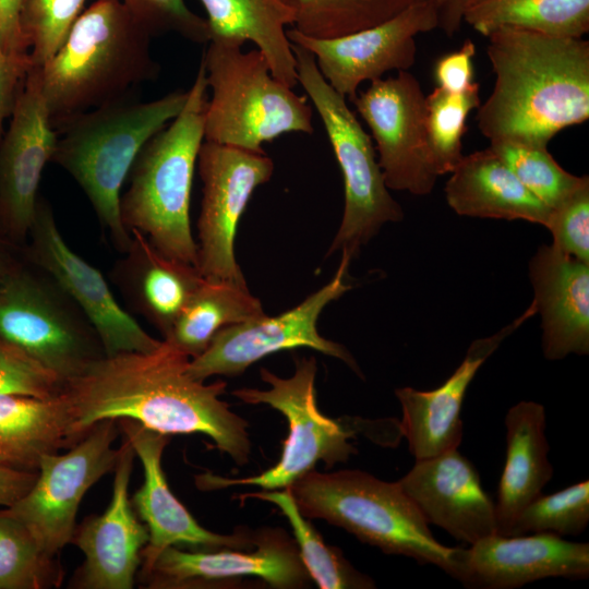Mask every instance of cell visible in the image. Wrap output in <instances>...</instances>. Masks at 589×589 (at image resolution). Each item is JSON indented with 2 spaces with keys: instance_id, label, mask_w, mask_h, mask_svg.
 Masks as SVG:
<instances>
[{
  "instance_id": "obj_1",
  "label": "cell",
  "mask_w": 589,
  "mask_h": 589,
  "mask_svg": "<svg viewBox=\"0 0 589 589\" xmlns=\"http://www.w3.org/2000/svg\"><path fill=\"white\" fill-rule=\"evenodd\" d=\"M190 358L161 339L149 352L104 356L63 383L77 443L94 424L130 419L165 435L202 433L242 466L249 461L248 422L220 399L227 384L196 381Z\"/></svg>"
},
{
  "instance_id": "obj_2",
  "label": "cell",
  "mask_w": 589,
  "mask_h": 589,
  "mask_svg": "<svg viewBox=\"0 0 589 589\" xmlns=\"http://www.w3.org/2000/svg\"><path fill=\"white\" fill-rule=\"evenodd\" d=\"M488 38L495 83L477 123L490 142L548 146L560 131L588 120V40L512 27Z\"/></svg>"
},
{
  "instance_id": "obj_3",
  "label": "cell",
  "mask_w": 589,
  "mask_h": 589,
  "mask_svg": "<svg viewBox=\"0 0 589 589\" xmlns=\"http://www.w3.org/2000/svg\"><path fill=\"white\" fill-rule=\"evenodd\" d=\"M152 34L120 0H96L83 10L57 52L39 69L53 128L85 111L129 97L153 81L159 64Z\"/></svg>"
},
{
  "instance_id": "obj_4",
  "label": "cell",
  "mask_w": 589,
  "mask_h": 589,
  "mask_svg": "<svg viewBox=\"0 0 589 589\" xmlns=\"http://www.w3.org/2000/svg\"><path fill=\"white\" fill-rule=\"evenodd\" d=\"M188 91L151 101L132 97L76 115L57 125L51 163L67 171L85 193L100 227L120 253L131 233L120 213V196L145 143L183 108Z\"/></svg>"
},
{
  "instance_id": "obj_5",
  "label": "cell",
  "mask_w": 589,
  "mask_h": 589,
  "mask_svg": "<svg viewBox=\"0 0 589 589\" xmlns=\"http://www.w3.org/2000/svg\"><path fill=\"white\" fill-rule=\"evenodd\" d=\"M201 62L182 110L153 135L129 172L120 196L124 227L144 235L164 255L196 267V241L190 220L191 192L207 105Z\"/></svg>"
},
{
  "instance_id": "obj_6",
  "label": "cell",
  "mask_w": 589,
  "mask_h": 589,
  "mask_svg": "<svg viewBox=\"0 0 589 589\" xmlns=\"http://www.w3.org/2000/svg\"><path fill=\"white\" fill-rule=\"evenodd\" d=\"M289 490L305 518L323 519L387 554L436 565L456 578L460 548L446 546L433 537L397 481H383L361 470L313 469Z\"/></svg>"
},
{
  "instance_id": "obj_7",
  "label": "cell",
  "mask_w": 589,
  "mask_h": 589,
  "mask_svg": "<svg viewBox=\"0 0 589 589\" xmlns=\"http://www.w3.org/2000/svg\"><path fill=\"white\" fill-rule=\"evenodd\" d=\"M208 41L202 63L212 96L204 141L265 154L263 144L283 134L313 132L306 98L274 77L263 53Z\"/></svg>"
},
{
  "instance_id": "obj_8",
  "label": "cell",
  "mask_w": 589,
  "mask_h": 589,
  "mask_svg": "<svg viewBox=\"0 0 589 589\" xmlns=\"http://www.w3.org/2000/svg\"><path fill=\"white\" fill-rule=\"evenodd\" d=\"M291 48L298 83L320 116L344 178L342 218L327 255L346 251L353 259L385 224L400 221L404 212L390 195L372 140L347 98L325 81L305 48L292 43Z\"/></svg>"
},
{
  "instance_id": "obj_9",
  "label": "cell",
  "mask_w": 589,
  "mask_h": 589,
  "mask_svg": "<svg viewBox=\"0 0 589 589\" xmlns=\"http://www.w3.org/2000/svg\"><path fill=\"white\" fill-rule=\"evenodd\" d=\"M0 337L63 383L106 356L84 313L24 251L0 287Z\"/></svg>"
},
{
  "instance_id": "obj_10",
  "label": "cell",
  "mask_w": 589,
  "mask_h": 589,
  "mask_svg": "<svg viewBox=\"0 0 589 589\" xmlns=\"http://www.w3.org/2000/svg\"><path fill=\"white\" fill-rule=\"evenodd\" d=\"M294 373L287 378L262 368V381L268 389L240 388L232 395L247 404H266L288 421L289 434L278 462L266 471L247 478L229 479L212 472L195 477L200 490L211 491L235 485H255L263 491L289 488L314 469L318 461L326 468L345 462L357 449L350 443L354 432L340 421L324 416L316 405V360L297 358Z\"/></svg>"
},
{
  "instance_id": "obj_11",
  "label": "cell",
  "mask_w": 589,
  "mask_h": 589,
  "mask_svg": "<svg viewBox=\"0 0 589 589\" xmlns=\"http://www.w3.org/2000/svg\"><path fill=\"white\" fill-rule=\"evenodd\" d=\"M351 260L348 252L341 251L340 263L332 280L296 308L277 316L264 314L219 330L208 347L190 360L189 375L201 382L214 375L236 376L268 354L306 347L344 361L363 377L349 350L321 336L316 326L324 308L351 288L346 283Z\"/></svg>"
},
{
  "instance_id": "obj_12",
  "label": "cell",
  "mask_w": 589,
  "mask_h": 589,
  "mask_svg": "<svg viewBox=\"0 0 589 589\" xmlns=\"http://www.w3.org/2000/svg\"><path fill=\"white\" fill-rule=\"evenodd\" d=\"M119 431L117 420H101L67 453L43 456L32 488L13 505L3 508L31 531L48 554L57 556L71 543L85 493L115 470L119 448H113L112 444Z\"/></svg>"
},
{
  "instance_id": "obj_13",
  "label": "cell",
  "mask_w": 589,
  "mask_h": 589,
  "mask_svg": "<svg viewBox=\"0 0 589 589\" xmlns=\"http://www.w3.org/2000/svg\"><path fill=\"white\" fill-rule=\"evenodd\" d=\"M203 183L196 268L204 278L248 287L235 255L237 227L255 189L274 171L265 154L204 141L197 157Z\"/></svg>"
},
{
  "instance_id": "obj_14",
  "label": "cell",
  "mask_w": 589,
  "mask_h": 589,
  "mask_svg": "<svg viewBox=\"0 0 589 589\" xmlns=\"http://www.w3.org/2000/svg\"><path fill=\"white\" fill-rule=\"evenodd\" d=\"M371 130L388 189L431 193L438 178L426 131L425 95L408 71L371 82L351 100Z\"/></svg>"
},
{
  "instance_id": "obj_15",
  "label": "cell",
  "mask_w": 589,
  "mask_h": 589,
  "mask_svg": "<svg viewBox=\"0 0 589 589\" xmlns=\"http://www.w3.org/2000/svg\"><path fill=\"white\" fill-rule=\"evenodd\" d=\"M25 256L63 288L95 328L106 356L149 352L161 339L151 336L116 299L103 274L63 239L50 203L39 197Z\"/></svg>"
},
{
  "instance_id": "obj_16",
  "label": "cell",
  "mask_w": 589,
  "mask_h": 589,
  "mask_svg": "<svg viewBox=\"0 0 589 589\" xmlns=\"http://www.w3.org/2000/svg\"><path fill=\"white\" fill-rule=\"evenodd\" d=\"M432 0L418 3L372 27L334 38H315L287 29L290 43L305 48L325 81L352 100L361 83L383 79L386 72L408 71L414 61V37L437 28Z\"/></svg>"
},
{
  "instance_id": "obj_17",
  "label": "cell",
  "mask_w": 589,
  "mask_h": 589,
  "mask_svg": "<svg viewBox=\"0 0 589 589\" xmlns=\"http://www.w3.org/2000/svg\"><path fill=\"white\" fill-rule=\"evenodd\" d=\"M57 140L39 69L31 64L0 142V237L17 247L27 241L43 171L52 159Z\"/></svg>"
},
{
  "instance_id": "obj_18",
  "label": "cell",
  "mask_w": 589,
  "mask_h": 589,
  "mask_svg": "<svg viewBox=\"0 0 589 589\" xmlns=\"http://www.w3.org/2000/svg\"><path fill=\"white\" fill-rule=\"evenodd\" d=\"M135 458L123 436L115 467L110 504L101 515H91L75 527L71 543L85 561L70 581L79 589H131L141 566V553L148 542V530L136 515L129 497V483Z\"/></svg>"
},
{
  "instance_id": "obj_19",
  "label": "cell",
  "mask_w": 589,
  "mask_h": 589,
  "mask_svg": "<svg viewBox=\"0 0 589 589\" xmlns=\"http://www.w3.org/2000/svg\"><path fill=\"white\" fill-rule=\"evenodd\" d=\"M252 552L184 551L165 549L151 568L139 575L151 589L196 588L228 579L257 577L274 588H301L310 579L297 545L279 530L268 529L253 538Z\"/></svg>"
},
{
  "instance_id": "obj_20",
  "label": "cell",
  "mask_w": 589,
  "mask_h": 589,
  "mask_svg": "<svg viewBox=\"0 0 589 589\" xmlns=\"http://www.w3.org/2000/svg\"><path fill=\"white\" fill-rule=\"evenodd\" d=\"M143 466L144 482L131 502L148 530V542L141 553L139 575L146 573L156 557L169 546L201 549H248L253 538L245 532L220 534L203 528L171 492L161 466L169 436L130 419L117 420Z\"/></svg>"
},
{
  "instance_id": "obj_21",
  "label": "cell",
  "mask_w": 589,
  "mask_h": 589,
  "mask_svg": "<svg viewBox=\"0 0 589 589\" xmlns=\"http://www.w3.org/2000/svg\"><path fill=\"white\" fill-rule=\"evenodd\" d=\"M589 575V543L566 541L561 536L485 537L469 549L460 548L456 579L469 588L514 589L529 582Z\"/></svg>"
},
{
  "instance_id": "obj_22",
  "label": "cell",
  "mask_w": 589,
  "mask_h": 589,
  "mask_svg": "<svg viewBox=\"0 0 589 589\" xmlns=\"http://www.w3.org/2000/svg\"><path fill=\"white\" fill-rule=\"evenodd\" d=\"M397 482L428 524L456 540L471 545L497 533L495 503L473 464L457 448L416 460Z\"/></svg>"
},
{
  "instance_id": "obj_23",
  "label": "cell",
  "mask_w": 589,
  "mask_h": 589,
  "mask_svg": "<svg viewBox=\"0 0 589 589\" xmlns=\"http://www.w3.org/2000/svg\"><path fill=\"white\" fill-rule=\"evenodd\" d=\"M536 313V304L531 302L519 317L497 333L473 340L458 368L435 389L401 387L395 390L402 410L400 431L416 460L459 446L464 434L460 412L468 386L502 341Z\"/></svg>"
},
{
  "instance_id": "obj_24",
  "label": "cell",
  "mask_w": 589,
  "mask_h": 589,
  "mask_svg": "<svg viewBox=\"0 0 589 589\" xmlns=\"http://www.w3.org/2000/svg\"><path fill=\"white\" fill-rule=\"evenodd\" d=\"M548 360L589 353V264L542 244L529 262Z\"/></svg>"
},
{
  "instance_id": "obj_25",
  "label": "cell",
  "mask_w": 589,
  "mask_h": 589,
  "mask_svg": "<svg viewBox=\"0 0 589 589\" xmlns=\"http://www.w3.org/2000/svg\"><path fill=\"white\" fill-rule=\"evenodd\" d=\"M130 233V245L112 267L111 278L133 313L164 339L204 277L194 265L160 253L141 232Z\"/></svg>"
},
{
  "instance_id": "obj_26",
  "label": "cell",
  "mask_w": 589,
  "mask_h": 589,
  "mask_svg": "<svg viewBox=\"0 0 589 589\" xmlns=\"http://www.w3.org/2000/svg\"><path fill=\"white\" fill-rule=\"evenodd\" d=\"M445 184L458 215L546 226L551 208L533 195L489 146L462 156Z\"/></svg>"
},
{
  "instance_id": "obj_27",
  "label": "cell",
  "mask_w": 589,
  "mask_h": 589,
  "mask_svg": "<svg viewBox=\"0 0 589 589\" xmlns=\"http://www.w3.org/2000/svg\"><path fill=\"white\" fill-rule=\"evenodd\" d=\"M506 458L495 502L497 534L509 536L520 512L553 476L548 458L545 410L536 401H519L505 416Z\"/></svg>"
},
{
  "instance_id": "obj_28",
  "label": "cell",
  "mask_w": 589,
  "mask_h": 589,
  "mask_svg": "<svg viewBox=\"0 0 589 589\" xmlns=\"http://www.w3.org/2000/svg\"><path fill=\"white\" fill-rule=\"evenodd\" d=\"M207 14L209 41L243 46L252 41L283 84H298L296 58L287 37L292 10L281 0H200Z\"/></svg>"
},
{
  "instance_id": "obj_29",
  "label": "cell",
  "mask_w": 589,
  "mask_h": 589,
  "mask_svg": "<svg viewBox=\"0 0 589 589\" xmlns=\"http://www.w3.org/2000/svg\"><path fill=\"white\" fill-rule=\"evenodd\" d=\"M75 443L62 393L51 398L0 394V466L37 471L43 456Z\"/></svg>"
},
{
  "instance_id": "obj_30",
  "label": "cell",
  "mask_w": 589,
  "mask_h": 589,
  "mask_svg": "<svg viewBox=\"0 0 589 589\" xmlns=\"http://www.w3.org/2000/svg\"><path fill=\"white\" fill-rule=\"evenodd\" d=\"M264 314L261 301L248 287L204 278L164 340L193 359L223 328Z\"/></svg>"
},
{
  "instance_id": "obj_31",
  "label": "cell",
  "mask_w": 589,
  "mask_h": 589,
  "mask_svg": "<svg viewBox=\"0 0 589 589\" xmlns=\"http://www.w3.org/2000/svg\"><path fill=\"white\" fill-rule=\"evenodd\" d=\"M462 21L486 37L512 27L580 38L589 31V0H469Z\"/></svg>"
},
{
  "instance_id": "obj_32",
  "label": "cell",
  "mask_w": 589,
  "mask_h": 589,
  "mask_svg": "<svg viewBox=\"0 0 589 589\" xmlns=\"http://www.w3.org/2000/svg\"><path fill=\"white\" fill-rule=\"evenodd\" d=\"M271 502L287 517L297 542L300 557L315 584L321 589L374 588L373 580L356 570L338 549L328 546L314 527L299 510L289 490H271L240 495Z\"/></svg>"
},
{
  "instance_id": "obj_33",
  "label": "cell",
  "mask_w": 589,
  "mask_h": 589,
  "mask_svg": "<svg viewBox=\"0 0 589 589\" xmlns=\"http://www.w3.org/2000/svg\"><path fill=\"white\" fill-rule=\"evenodd\" d=\"M294 15L292 28L315 38H334L383 23L429 0H281Z\"/></svg>"
},
{
  "instance_id": "obj_34",
  "label": "cell",
  "mask_w": 589,
  "mask_h": 589,
  "mask_svg": "<svg viewBox=\"0 0 589 589\" xmlns=\"http://www.w3.org/2000/svg\"><path fill=\"white\" fill-rule=\"evenodd\" d=\"M63 569L31 531L0 509V589H50L62 584Z\"/></svg>"
},
{
  "instance_id": "obj_35",
  "label": "cell",
  "mask_w": 589,
  "mask_h": 589,
  "mask_svg": "<svg viewBox=\"0 0 589 589\" xmlns=\"http://www.w3.org/2000/svg\"><path fill=\"white\" fill-rule=\"evenodd\" d=\"M480 86L450 93L436 86L428 96L426 131L434 169L440 176L450 173L462 158L461 140L469 112L480 106Z\"/></svg>"
},
{
  "instance_id": "obj_36",
  "label": "cell",
  "mask_w": 589,
  "mask_h": 589,
  "mask_svg": "<svg viewBox=\"0 0 589 589\" xmlns=\"http://www.w3.org/2000/svg\"><path fill=\"white\" fill-rule=\"evenodd\" d=\"M490 147L517 179L551 209L573 193L586 177L574 176L563 169L549 153L548 146L497 140L490 142Z\"/></svg>"
},
{
  "instance_id": "obj_37",
  "label": "cell",
  "mask_w": 589,
  "mask_h": 589,
  "mask_svg": "<svg viewBox=\"0 0 589 589\" xmlns=\"http://www.w3.org/2000/svg\"><path fill=\"white\" fill-rule=\"evenodd\" d=\"M589 522V481L584 480L553 494H540L516 518L509 536L550 532L578 536Z\"/></svg>"
},
{
  "instance_id": "obj_38",
  "label": "cell",
  "mask_w": 589,
  "mask_h": 589,
  "mask_svg": "<svg viewBox=\"0 0 589 589\" xmlns=\"http://www.w3.org/2000/svg\"><path fill=\"white\" fill-rule=\"evenodd\" d=\"M86 0H21L20 29L32 65L41 67L61 47Z\"/></svg>"
},
{
  "instance_id": "obj_39",
  "label": "cell",
  "mask_w": 589,
  "mask_h": 589,
  "mask_svg": "<svg viewBox=\"0 0 589 589\" xmlns=\"http://www.w3.org/2000/svg\"><path fill=\"white\" fill-rule=\"evenodd\" d=\"M151 34L175 33L190 41H209L206 20L189 9L184 0H120Z\"/></svg>"
},
{
  "instance_id": "obj_40",
  "label": "cell",
  "mask_w": 589,
  "mask_h": 589,
  "mask_svg": "<svg viewBox=\"0 0 589 589\" xmlns=\"http://www.w3.org/2000/svg\"><path fill=\"white\" fill-rule=\"evenodd\" d=\"M62 389L56 374L0 337V394L51 398Z\"/></svg>"
},
{
  "instance_id": "obj_41",
  "label": "cell",
  "mask_w": 589,
  "mask_h": 589,
  "mask_svg": "<svg viewBox=\"0 0 589 589\" xmlns=\"http://www.w3.org/2000/svg\"><path fill=\"white\" fill-rule=\"evenodd\" d=\"M555 248L589 264V178L551 209L545 226Z\"/></svg>"
},
{
  "instance_id": "obj_42",
  "label": "cell",
  "mask_w": 589,
  "mask_h": 589,
  "mask_svg": "<svg viewBox=\"0 0 589 589\" xmlns=\"http://www.w3.org/2000/svg\"><path fill=\"white\" fill-rule=\"evenodd\" d=\"M474 55L476 45L472 40L467 39L458 50L437 59L434 67L437 86L450 93H461L469 89L476 83L472 63Z\"/></svg>"
},
{
  "instance_id": "obj_43",
  "label": "cell",
  "mask_w": 589,
  "mask_h": 589,
  "mask_svg": "<svg viewBox=\"0 0 589 589\" xmlns=\"http://www.w3.org/2000/svg\"><path fill=\"white\" fill-rule=\"evenodd\" d=\"M31 64L29 58L12 57L0 44V142Z\"/></svg>"
},
{
  "instance_id": "obj_44",
  "label": "cell",
  "mask_w": 589,
  "mask_h": 589,
  "mask_svg": "<svg viewBox=\"0 0 589 589\" xmlns=\"http://www.w3.org/2000/svg\"><path fill=\"white\" fill-rule=\"evenodd\" d=\"M21 0H0V44L12 57L29 58L20 29Z\"/></svg>"
},
{
  "instance_id": "obj_45",
  "label": "cell",
  "mask_w": 589,
  "mask_h": 589,
  "mask_svg": "<svg viewBox=\"0 0 589 589\" xmlns=\"http://www.w3.org/2000/svg\"><path fill=\"white\" fill-rule=\"evenodd\" d=\"M37 471L19 470L0 466V509L20 500L34 484Z\"/></svg>"
},
{
  "instance_id": "obj_46",
  "label": "cell",
  "mask_w": 589,
  "mask_h": 589,
  "mask_svg": "<svg viewBox=\"0 0 589 589\" xmlns=\"http://www.w3.org/2000/svg\"><path fill=\"white\" fill-rule=\"evenodd\" d=\"M469 0H432L438 26L447 36L455 35L462 24L464 11Z\"/></svg>"
},
{
  "instance_id": "obj_47",
  "label": "cell",
  "mask_w": 589,
  "mask_h": 589,
  "mask_svg": "<svg viewBox=\"0 0 589 589\" xmlns=\"http://www.w3.org/2000/svg\"><path fill=\"white\" fill-rule=\"evenodd\" d=\"M23 256V247H17L0 237V287Z\"/></svg>"
}]
</instances>
